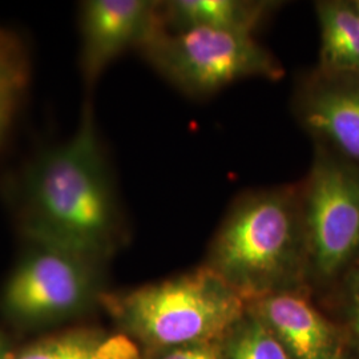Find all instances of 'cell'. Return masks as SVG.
I'll use <instances>...</instances> for the list:
<instances>
[{"label":"cell","mask_w":359,"mask_h":359,"mask_svg":"<svg viewBox=\"0 0 359 359\" xmlns=\"http://www.w3.org/2000/svg\"><path fill=\"white\" fill-rule=\"evenodd\" d=\"M4 198L28 241L99 261L115 248L124 208L90 100L75 132L31 156L7 181Z\"/></svg>","instance_id":"1"},{"label":"cell","mask_w":359,"mask_h":359,"mask_svg":"<svg viewBox=\"0 0 359 359\" xmlns=\"http://www.w3.org/2000/svg\"><path fill=\"white\" fill-rule=\"evenodd\" d=\"M205 266L246 302L299 289L309 268L301 184L250 191L236 198Z\"/></svg>","instance_id":"2"},{"label":"cell","mask_w":359,"mask_h":359,"mask_svg":"<svg viewBox=\"0 0 359 359\" xmlns=\"http://www.w3.org/2000/svg\"><path fill=\"white\" fill-rule=\"evenodd\" d=\"M102 301L126 329L163 348L219 342L246 314L248 302L206 268L148 283Z\"/></svg>","instance_id":"3"},{"label":"cell","mask_w":359,"mask_h":359,"mask_svg":"<svg viewBox=\"0 0 359 359\" xmlns=\"http://www.w3.org/2000/svg\"><path fill=\"white\" fill-rule=\"evenodd\" d=\"M160 76L193 99H205L246 79L277 81L285 68L255 35L209 28L169 31L160 25L140 47Z\"/></svg>","instance_id":"4"},{"label":"cell","mask_w":359,"mask_h":359,"mask_svg":"<svg viewBox=\"0 0 359 359\" xmlns=\"http://www.w3.org/2000/svg\"><path fill=\"white\" fill-rule=\"evenodd\" d=\"M28 243L0 292V310L10 321L25 326L65 321L102 299V261Z\"/></svg>","instance_id":"5"},{"label":"cell","mask_w":359,"mask_h":359,"mask_svg":"<svg viewBox=\"0 0 359 359\" xmlns=\"http://www.w3.org/2000/svg\"><path fill=\"white\" fill-rule=\"evenodd\" d=\"M299 184L309 268L332 278L359 255V167L320 145Z\"/></svg>","instance_id":"6"},{"label":"cell","mask_w":359,"mask_h":359,"mask_svg":"<svg viewBox=\"0 0 359 359\" xmlns=\"http://www.w3.org/2000/svg\"><path fill=\"white\" fill-rule=\"evenodd\" d=\"M156 0H86L79 6V67L86 87L129 50L139 51L158 26Z\"/></svg>","instance_id":"7"},{"label":"cell","mask_w":359,"mask_h":359,"mask_svg":"<svg viewBox=\"0 0 359 359\" xmlns=\"http://www.w3.org/2000/svg\"><path fill=\"white\" fill-rule=\"evenodd\" d=\"M294 112L313 136L333 144L348 161L359 164V77L317 71L299 83Z\"/></svg>","instance_id":"8"},{"label":"cell","mask_w":359,"mask_h":359,"mask_svg":"<svg viewBox=\"0 0 359 359\" xmlns=\"http://www.w3.org/2000/svg\"><path fill=\"white\" fill-rule=\"evenodd\" d=\"M248 310L262 322L290 359H344V341L299 289L248 301Z\"/></svg>","instance_id":"9"},{"label":"cell","mask_w":359,"mask_h":359,"mask_svg":"<svg viewBox=\"0 0 359 359\" xmlns=\"http://www.w3.org/2000/svg\"><path fill=\"white\" fill-rule=\"evenodd\" d=\"M278 6L253 0H168L158 3V19L169 31L209 28L255 35Z\"/></svg>","instance_id":"10"},{"label":"cell","mask_w":359,"mask_h":359,"mask_svg":"<svg viewBox=\"0 0 359 359\" xmlns=\"http://www.w3.org/2000/svg\"><path fill=\"white\" fill-rule=\"evenodd\" d=\"M323 74L359 77V10L355 1H318Z\"/></svg>","instance_id":"11"},{"label":"cell","mask_w":359,"mask_h":359,"mask_svg":"<svg viewBox=\"0 0 359 359\" xmlns=\"http://www.w3.org/2000/svg\"><path fill=\"white\" fill-rule=\"evenodd\" d=\"M31 74L26 40L13 28L0 26V152L26 102Z\"/></svg>","instance_id":"12"},{"label":"cell","mask_w":359,"mask_h":359,"mask_svg":"<svg viewBox=\"0 0 359 359\" xmlns=\"http://www.w3.org/2000/svg\"><path fill=\"white\" fill-rule=\"evenodd\" d=\"M226 339V359H290L269 329L248 308L243 321Z\"/></svg>","instance_id":"13"},{"label":"cell","mask_w":359,"mask_h":359,"mask_svg":"<svg viewBox=\"0 0 359 359\" xmlns=\"http://www.w3.org/2000/svg\"><path fill=\"white\" fill-rule=\"evenodd\" d=\"M102 341L92 330H68L32 342L10 359H96Z\"/></svg>","instance_id":"14"},{"label":"cell","mask_w":359,"mask_h":359,"mask_svg":"<svg viewBox=\"0 0 359 359\" xmlns=\"http://www.w3.org/2000/svg\"><path fill=\"white\" fill-rule=\"evenodd\" d=\"M96 359H140V350L129 337L118 334L100 342Z\"/></svg>","instance_id":"15"},{"label":"cell","mask_w":359,"mask_h":359,"mask_svg":"<svg viewBox=\"0 0 359 359\" xmlns=\"http://www.w3.org/2000/svg\"><path fill=\"white\" fill-rule=\"evenodd\" d=\"M161 359H226L225 351L218 342L213 344H194L185 346L168 348Z\"/></svg>","instance_id":"16"},{"label":"cell","mask_w":359,"mask_h":359,"mask_svg":"<svg viewBox=\"0 0 359 359\" xmlns=\"http://www.w3.org/2000/svg\"><path fill=\"white\" fill-rule=\"evenodd\" d=\"M350 317H351V327H353L354 333L358 337L359 339V298L353 297V305H351Z\"/></svg>","instance_id":"17"},{"label":"cell","mask_w":359,"mask_h":359,"mask_svg":"<svg viewBox=\"0 0 359 359\" xmlns=\"http://www.w3.org/2000/svg\"><path fill=\"white\" fill-rule=\"evenodd\" d=\"M10 351H8V341L7 337L0 333V359H10Z\"/></svg>","instance_id":"18"},{"label":"cell","mask_w":359,"mask_h":359,"mask_svg":"<svg viewBox=\"0 0 359 359\" xmlns=\"http://www.w3.org/2000/svg\"><path fill=\"white\" fill-rule=\"evenodd\" d=\"M351 287H353V297L354 298H359V256L357 265H355V270L351 278Z\"/></svg>","instance_id":"19"}]
</instances>
